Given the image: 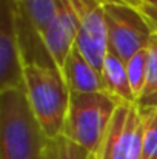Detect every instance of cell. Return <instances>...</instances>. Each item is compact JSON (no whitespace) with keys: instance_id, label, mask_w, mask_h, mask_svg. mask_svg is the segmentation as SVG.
Listing matches in <instances>:
<instances>
[{"instance_id":"cell-6","label":"cell","mask_w":157,"mask_h":159,"mask_svg":"<svg viewBox=\"0 0 157 159\" xmlns=\"http://www.w3.org/2000/svg\"><path fill=\"white\" fill-rule=\"evenodd\" d=\"M143 122L136 104H120L106 130L97 159H142Z\"/></svg>"},{"instance_id":"cell-8","label":"cell","mask_w":157,"mask_h":159,"mask_svg":"<svg viewBox=\"0 0 157 159\" xmlns=\"http://www.w3.org/2000/svg\"><path fill=\"white\" fill-rule=\"evenodd\" d=\"M23 88V57L14 0H0V91Z\"/></svg>"},{"instance_id":"cell-9","label":"cell","mask_w":157,"mask_h":159,"mask_svg":"<svg viewBox=\"0 0 157 159\" xmlns=\"http://www.w3.org/2000/svg\"><path fill=\"white\" fill-rule=\"evenodd\" d=\"M55 14L48 30L45 47L52 63L62 73L65 60L77 40V23L66 0H54Z\"/></svg>"},{"instance_id":"cell-12","label":"cell","mask_w":157,"mask_h":159,"mask_svg":"<svg viewBox=\"0 0 157 159\" xmlns=\"http://www.w3.org/2000/svg\"><path fill=\"white\" fill-rule=\"evenodd\" d=\"M136 105L142 113L157 108V31L146 47V82Z\"/></svg>"},{"instance_id":"cell-13","label":"cell","mask_w":157,"mask_h":159,"mask_svg":"<svg viewBox=\"0 0 157 159\" xmlns=\"http://www.w3.org/2000/svg\"><path fill=\"white\" fill-rule=\"evenodd\" d=\"M126 73L133 96L137 102L146 82V48L136 53L126 60Z\"/></svg>"},{"instance_id":"cell-2","label":"cell","mask_w":157,"mask_h":159,"mask_svg":"<svg viewBox=\"0 0 157 159\" xmlns=\"http://www.w3.org/2000/svg\"><path fill=\"white\" fill-rule=\"evenodd\" d=\"M23 88L45 134L54 139L62 136L71 91L54 63H25Z\"/></svg>"},{"instance_id":"cell-16","label":"cell","mask_w":157,"mask_h":159,"mask_svg":"<svg viewBox=\"0 0 157 159\" xmlns=\"http://www.w3.org/2000/svg\"><path fill=\"white\" fill-rule=\"evenodd\" d=\"M137 9L151 25V28L157 31V0H140Z\"/></svg>"},{"instance_id":"cell-17","label":"cell","mask_w":157,"mask_h":159,"mask_svg":"<svg viewBox=\"0 0 157 159\" xmlns=\"http://www.w3.org/2000/svg\"><path fill=\"white\" fill-rule=\"evenodd\" d=\"M105 5H109V3H119V5H131V6H136L139 5L140 0H103Z\"/></svg>"},{"instance_id":"cell-10","label":"cell","mask_w":157,"mask_h":159,"mask_svg":"<svg viewBox=\"0 0 157 159\" xmlns=\"http://www.w3.org/2000/svg\"><path fill=\"white\" fill-rule=\"evenodd\" d=\"M62 76L71 93H96L105 91L102 73L80 53L77 45L68 54Z\"/></svg>"},{"instance_id":"cell-7","label":"cell","mask_w":157,"mask_h":159,"mask_svg":"<svg viewBox=\"0 0 157 159\" xmlns=\"http://www.w3.org/2000/svg\"><path fill=\"white\" fill-rule=\"evenodd\" d=\"M77 23L76 45L99 71L108 50L103 0H66Z\"/></svg>"},{"instance_id":"cell-4","label":"cell","mask_w":157,"mask_h":159,"mask_svg":"<svg viewBox=\"0 0 157 159\" xmlns=\"http://www.w3.org/2000/svg\"><path fill=\"white\" fill-rule=\"evenodd\" d=\"M17 31L25 63H52L45 39L55 14L54 0H14Z\"/></svg>"},{"instance_id":"cell-15","label":"cell","mask_w":157,"mask_h":159,"mask_svg":"<svg viewBox=\"0 0 157 159\" xmlns=\"http://www.w3.org/2000/svg\"><path fill=\"white\" fill-rule=\"evenodd\" d=\"M140 114L143 122L142 159H157V108L140 111Z\"/></svg>"},{"instance_id":"cell-1","label":"cell","mask_w":157,"mask_h":159,"mask_svg":"<svg viewBox=\"0 0 157 159\" xmlns=\"http://www.w3.org/2000/svg\"><path fill=\"white\" fill-rule=\"evenodd\" d=\"M50 138L28 102L25 88L0 91V159H45Z\"/></svg>"},{"instance_id":"cell-3","label":"cell","mask_w":157,"mask_h":159,"mask_svg":"<svg viewBox=\"0 0 157 159\" xmlns=\"http://www.w3.org/2000/svg\"><path fill=\"white\" fill-rule=\"evenodd\" d=\"M119 102L106 91L71 93L62 136L97 156Z\"/></svg>"},{"instance_id":"cell-18","label":"cell","mask_w":157,"mask_h":159,"mask_svg":"<svg viewBox=\"0 0 157 159\" xmlns=\"http://www.w3.org/2000/svg\"><path fill=\"white\" fill-rule=\"evenodd\" d=\"M93 159H97V156H93Z\"/></svg>"},{"instance_id":"cell-11","label":"cell","mask_w":157,"mask_h":159,"mask_svg":"<svg viewBox=\"0 0 157 159\" xmlns=\"http://www.w3.org/2000/svg\"><path fill=\"white\" fill-rule=\"evenodd\" d=\"M100 73L103 80V90L108 94H111L122 104H136L129 87L125 60H122L111 50H106Z\"/></svg>"},{"instance_id":"cell-5","label":"cell","mask_w":157,"mask_h":159,"mask_svg":"<svg viewBox=\"0 0 157 159\" xmlns=\"http://www.w3.org/2000/svg\"><path fill=\"white\" fill-rule=\"evenodd\" d=\"M105 25L108 50L125 62L148 47L154 31L142 12L131 5H105Z\"/></svg>"},{"instance_id":"cell-14","label":"cell","mask_w":157,"mask_h":159,"mask_svg":"<svg viewBox=\"0 0 157 159\" xmlns=\"http://www.w3.org/2000/svg\"><path fill=\"white\" fill-rule=\"evenodd\" d=\"M45 159H93V155L65 136L50 139Z\"/></svg>"}]
</instances>
